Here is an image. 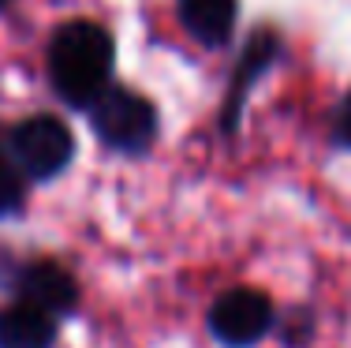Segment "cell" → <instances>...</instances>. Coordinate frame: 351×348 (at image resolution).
Returning <instances> with one entry per match:
<instances>
[{
	"instance_id": "obj_8",
	"label": "cell",
	"mask_w": 351,
	"mask_h": 348,
	"mask_svg": "<svg viewBox=\"0 0 351 348\" xmlns=\"http://www.w3.org/2000/svg\"><path fill=\"white\" fill-rule=\"evenodd\" d=\"M280 41L273 30H258L254 38H250L243 60H239L236 68V79H232V90H228V109H224V131H236V120H239V105H243V94L247 86L254 82L258 76H262L265 68L273 64V56H277Z\"/></svg>"
},
{
	"instance_id": "obj_6",
	"label": "cell",
	"mask_w": 351,
	"mask_h": 348,
	"mask_svg": "<svg viewBox=\"0 0 351 348\" xmlns=\"http://www.w3.org/2000/svg\"><path fill=\"white\" fill-rule=\"evenodd\" d=\"M56 314L19 300L0 311V348H53Z\"/></svg>"
},
{
	"instance_id": "obj_5",
	"label": "cell",
	"mask_w": 351,
	"mask_h": 348,
	"mask_svg": "<svg viewBox=\"0 0 351 348\" xmlns=\"http://www.w3.org/2000/svg\"><path fill=\"white\" fill-rule=\"evenodd\" d=\"M15 288H19V300L56 314V318H60V314H71L75 303H79V285H75V277L53 259H38V262H30V266H23Z\"/></svg>"
},
{
	"instance_id": "obj_4",
	"label": "cell",
	"mask_w": 351,
	"mask_h": 348,
	"mask_svg": "<svg viewBox=\"0 0 351 348\" xmlns=\"http://www.w3.org/2000/svg\"><path fill=\"white\" fill-rule=\"evenodd\" d=\"M210 329L221 345L250 348L273 329V303L258 288H228L210 308Z\"/></svg>"
},
{
	"instance_id": "obj_7",
	"label": "cell",
	"mask_w": 351,
	"mask_h": 348,
	"mask_svg": "<svg viewBox=\"0 0 351 348\" xmlns=\"http://www.w3.org/2000/svg\"><path fill=\"white\" fill-rule=\"evenodd\" d=\"M187 34L202 45H224L236 27V0H180Z\"/></svg>"
},
{
	"instance_id": "obj_3",
	"label": "cell",
	"mask_w": 351,
	"mask_h": 348,
	"mask_svg": "<svg viewBox=\"0 0 351 348\" xmlns=\"http://www.w3.org/2000/svg\"><path fill=\"white\" fill-rule=\"evenodd\" d=\"M8 154L19 165V172L27 180H53L56 172H64L75 157V135L64 120L56 116H30L19 120L8 135Z\"/></svg>"
},
{
	"instance_id": "obj_1",
	"label": "cell",
	"mask_w": 351,
	"mask_h": 348,
	"mask_svg": "<svg viewBox=\"0 0 351 348\" xmlns=\"http://www.w3.org/2000/svg\"><path fill=\"white\" fill-rule=\"evenodd\" d=\"M112 38L90 19H71L49 41V79L75 109H86L112 82Z\"/></svg>"
},
{
	"instance_id": "obj_9",
	"label": "cell",
	"mask_w": 351,
	"mask_h": 348,
	"mask_svg": "<svg viewBox=\"0 0 351 348\" xmlns=\"http://www.w3.org/2000/svg\"><path fill=\"white\" fill-rule=\"evenodd\" d=\"M23 172L19 165L12 161V154H8V139H0V218H12V213L23 210Z\"/></svg>"
},
{
	"instance_id": "obj_10",
	"label": "cell",
	"mask_w": 351,
	"mask_h": 348,
	"mask_svg": "<svg viewBox=\"0 0 351 348\" xmlns=\"http://www.w3.org/2000/svg\"><path fill=\"white\" fill-rule=\"evenodd\" d=\"M332 139H337L344 150H351V90L344 94V102H340L337 116H332Z\"/></svg>"
},
{
	"instance_id": "obj_11",
	"label": "cell",
	"mask_w": 351,
	"mask_h": 348,
	"mask_svg": "<svg viewBox=\"0 0 351 348\" xmlns=\"http://www.w3.org/2000/svg\"><path fill=\"white\" fill-rule=\"evenodd\" d=\"M8 4H12V0H0V8H8Z\"/></svg>"
},
{
	"instance_id": "obj_2",
	"label": "cell",
	"mask_w": 351,
	"mask_h": 348,
	"mask_svg": "<svg viewBox=\"0 0 351 348\" xmlns=\"http://www.w3.org/2000/svg\"><path fill=\"white\" fill-rule=\"evenodd\" d=\"M94 135L116 154H142L157 139V109L138 90L108 82L101 94L86 105Z\"/></svg>"
}]
</instances>
